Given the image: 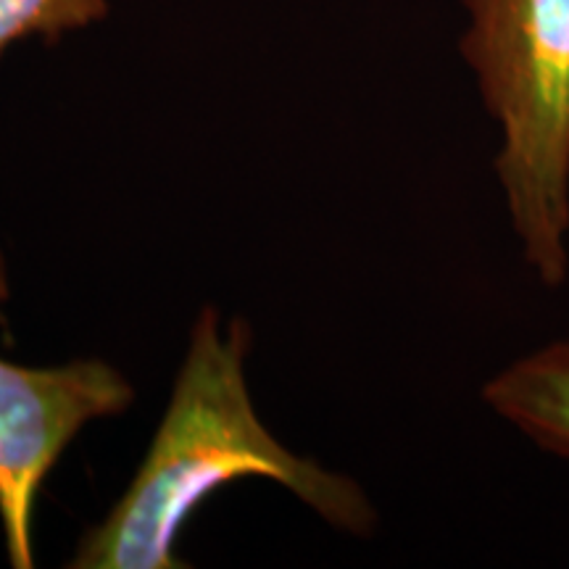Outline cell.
I'll return each mask as SVG.
<instances>
[{
	"mask_svg": "<svg viewBox=\"0 0 569 569\" xmlns=\"http://www.w3.org/2000/svg\"><path fill=\"white\" fill-rule=\"evenodd\" d=\"M248 325L227 336L206 306L190 336L172 401L130 488L77 546L74 569H180L174 540L206 498L243 478L293 490L336 528L369 536L377 515L365 490L343 475L296 457L256 415L246 382Z\"/></svg>",
	"mask_w": 569,
	"mask_h": 569,
	"instance_id": "6da1fadb",
	"label": "cell"
},
{
	"mask_svg": "<svg viewBox=\"0 0 569 569\" xmlns=\"http://www.w3.org/2000/svg\"><path fill=\"white\" fill-rule=\"evenodd\" d=\"M461 40L501 132L493 167L525 264L569 280V0H465Z\"/></svg>",
	"mask_w": 569,
	"mask_h": 569,
	"instance_id": "7a4b0ae2",
	"label": "cell"
},
{
	"mask_svg": "<svg viewBox=\"0 0 569 569\" xmlns=\"http://www.w3.org/2000/svg\"><path fill=\"white\" fill-rule=\"evenodd\" d=\"M482 401L540 448L569 459V338L553 340L490 377Z\"/></svg>",
	"mask_w": 569,
	"mask_h": 569,
	"instance_id": "277c9868",
	"label": "cell"
},
{
	"mask_svg": "<svg viewBox=\"0 0 569 569\" xmlns=\"http://www.w3.org/2000/svg\"><path fill=\"white\" fill-rule=\"evenodd\" d=\"M109 13L106 0H0V53L24 38L61 40Z\"/></svg>",
	"mask_w": 569,
	"mask_h": 569,
	"instance_id": "5b68a950",
	"label": "cell"
},
{
	"mask_svg": "<svg viewBox=\"0 0 569 569\" xmlns=\"http://www.w3.org/2000/svg\"><path fill=\"white\" fill-rule=\"evenodd\" d=\"M9 301V274L0 253V306ZM134 390L98 359L63 367H21L0 359V522L17 569L34 567V501L67 446L92 419L117 417Z\"/></svg>",
	"mask_w": 569,
	"mask_h": 569,
	"instance_id": "3957f363",
	"label": "cell"
}]
</instances>
